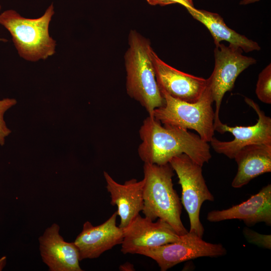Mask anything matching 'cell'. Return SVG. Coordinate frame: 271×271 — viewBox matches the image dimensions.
I'll return each mask as SVG.
<instances>
[{"instance_id": "21", "label": "cell", "mask_w": 271, "mask_h": 271, "mask_svg": "<svg viewBox=\"0 0 271 271\" xmlns=\"http://www.w3.org/2000/svg\"><path fill=\"white\" fill-rule=\"evenodd\" d=\"M152 6H165L173 4H179L186 8H194L193 0H146Z\"/></svg>"}, {"instance_id": "10", "label": "cell", "mask_w": 271, "mask_h": 271, "mask_svg": "<svg viewBox=\"0 0 271 271\" xmlns=\"http://www.w3.org/2000/svg\"><path fill=\"white\" fill-rule=\"evenodd\" d=\"M122 229L123 238L121 251L123 254H137L144 248L175 242L180 236L163 220L158 219L154 222L140 214Z\"/></svg>"}, {"instance_id": "24", "label": "cell", "mask_w": 271, "mask_h": 271, "mask_svg": "<svg viewBox=\"0 0 271 271\" xmlns=\"http://www.w3.org/2000/svg\"><path fill=\"white\" fill-rule=\"evenodd\" d=\"M1 6L0 5V11H1ZM0 41L7 42V40L4 38H0Z\"/></svg>"}, {"instance_id": "19", "label": "cell", "mask_w": 271, "mask_h": 271, "mask_svg": "<svg viewBox=\"0 0 271 271\" xmlns=\"http://www.w3.org/2000/svg\"><path fill=\"white\" fill-rule=\"evenodd\" d=\"M17 103V100L14 98H4L0 100V145L5 144V138L11 132V130L7 127L4 120L5 113L9 108Z\"/></svg>"}, {"instance_id": "18", "label": "cell", "mask_w": 271, "mask_h": 271, "mask_svg": "<svg viewBox=\"0 0 271 271\" xmlns=\"http://www.w3.org/2000/svg\"><path fill=\"white\" fill-rule=\"evenodd\" d=\"M255 93L261 102L271 103V64L269 63L259 74Z\"/></svg>"}, {"instance_id": "23", "label": "cell", "mask_w": 271, "mask_h": 271, "mask_svg": "<svg viewBox=\"0 0 271 271\" xmlns=\"http://www.w3.org/2000/svg\"><path fill=\"white\" fill-rule=\"evenodd\" d=\"M259 0H243L240 2V4L241 5H247L248 4L254 3Z\"/></svg>"}, {"instance_id": "1", "label": "cell", "mask_w": 271, "mask_h": 271, "mask_svg": "<svg viewBox=\"0 0 271 271\" xmlns=\"http://www.w3.org/2000/svg\"><path fill=\"white\" fill-rule=\"evenodd\" d=\"M142 143L138 154L144 163L164 165L173 157L184 154L202 166L211 158L208 143L188 129L164 125L148 116L139 130Z\"/></svg>"}, {"instance_id": "7", "label": "cell", "mask_w": 271, "mask_h": 271, "mask_svg": "<svg viewBox=\"0 0 271 271\" xmlns=\"http://www.w3.org/2000/svg\"><path fill=\"white\" fill-rule=\"evenodd\" d=\"M242 53L241 48L231 44L226 46L220 43L214 49V68L207 78L215 103L214 129L222 122L219 115L224 94L233 88L236 79L243 71L256 63L255 59L244 56Z\"/></svg>"}, {"instance_id": "3", "label": "cell", "mask_w": 271, "mask_h": 271, "mask_svg": "<svg viewBox=\"0 0 271 271\" xmlns=\"http://www.w3.org/2000/svg\"><path fill=\"white\" fill-rule=\"evenodd\" d=\"M142 210L153 221L161 219L168 223L179 235L188 231L181 218L182 203L173 187L174 170L170 163H144Z\"/></svg>"}, {"instance_id": "14", "label": "cell", "mask_w": 271, "mask_h": 271, "mask_svg": "<svg viewBox=\"0 0 271 271\" xmlns=\"http://www.w3.org/2000/svg\"><path fill=\"white\" fill-rule=\"evenodd\" d=\"M207 219L211 222L227 220H242L248 226L263 222L271 225V185L263 187L257 193L242 203L231 207L209 212Z\"/></svg>"}, {"instance_id": "12", "label": "cell", "mask_w": 271, "mask_h": 271, "mask_svg": "<svg viewBox=\"0 0 271 271\" xmlns=\"http://www.w3.org/2000/svg\"><path fill=\"white\" fill-rule=\"evenodd\" d=\"M117 216L116 211L104 223L95 226L88 221L84 223L82 231L74 241L79 250L80 261L97 258L113 246L121 244L123 231L116 225Z\"/></svg>"}, {"instance_id": "17", "label": "cell", "mask_w": 271, "mask_h": 271, "mask_svg": "<svg viewBox=\"0 0 271 271\" xmlns=\"http://www.w3.org/2000/svg\"><path fill=\"white\" fill-rule=\"evenodd\" d=\"M186 9L194 19L208 29L213 38L216 46L219 45L221 42L225 41L246 53L260 50V47L257 42L229 28L218 14L198 10L195 7Z\"/></svg>"}, {"instance_id": "16", "label": "cell", "mask_w": 271, "mask_h": 271, "mask_svg": "<svg viewBox=\"0 0 271 271\" xmlns=\"http://www.w3.org/2000/svg\"><path fill=\"white\" fill-rule=\"evenodd\" d=\"M234 159L238 168L231 186L239 188L258 176L271 172V145L246 146L238 151Z\"/></svg>"}, {"instance_id": "8", "label": "cell", "mask_w": 271, "mask_h": 271, "mask_svg": "<svg viewBox=\"0 0 271 271\" xmlns=\"http://www.w3.org/2000/svg\"><path fill=\"white\" fill-rule=\"evenodd\" d=\"M227 251L220 243H212L196 234L188 231L176 241L139 250L137 254L149 257L166 271L181 262L201 257L223 256Z\"/></svg>"}, {"instance_id": "4", "label": "cell", "mask_w": 271, "mask_h": 271, "mask_svg": "<svg viewBox=\"0 0 271 271\" xmlns=\"http://www.w3.org/2000/svg\"><path fill=\"white\" fill-rule=\"evenodd\" d=\"M54 14L52 4L42 16L37 19L24 18L16 11L8 10L0 15V24L11 34L20 56L26 60L36 62L45 60L55 53L56 41L49 33Z\"/></svg>"}, {"instance_id": "20", "label": "cell", "mask_w": 271, "mask_h": 271, "mask_svg": "<svg viewBox=\"0 0 271 271\" xmlns=\"http://www.w3.org/2000/svg\"><path fill=\"white\" fill-rule=\"evenodd\" d=\"M243 234L248 242L259 247L270 249L271 235L270 234H260L247 227L243 228Z\"/></svg>"}, {"instance_id": "11", "label": "cell", "mask_w": 271, "mask_h": 271, "mask_svg": "<svg viewBox=\"0 0 271 271\" xmlns=\"http://www.w3.org/2000/svg\"><path fill=\"white\" fill-rule=\"evenodd\" d=\"M156 80L161 92L190 103L197 102L208 85L207 79L181 71L162 60L154 51L152 54Z\"/></svg>"}, {"instance_id": "6", "label": "cell", "mask_w": 271, "mask_h": 271, "mask_svg": "<svg viewBox=\"0 0 271 271\" xmlns=\"http://www.w3.org/2000/svg\"><path fill=\"white\" fill-rule=\"evenodd\" d=\"M169 163L182 188L181 202L189 216V231L202 237L204 228L200 219L201 208L204 202H213L214 197L206 184L202 166L184 154L173 157Z\"/></svg>"}, {"instance_id": "13", "label": "cell", "mask_w": 271, "mask_h": 271, "mask_svg": "<svg viewBox=\"0 0 271 271\" xmlns=\"http://www.w3.org/2000/svg\"><path fill=\"white\" fill-rule=\"evenodd\" d=\"M60 226L53 223L39 238L43 261L50 271H82L79 250L74 242L64 240Z\"/></svg>"}, {"instance_id": "22", "label": "cell", "mask_w": 271, "mask_h": 271, "mask_svg": "<svg viewBox=\"0 0 271 271\" xmlns=\"http://www.w3.org/2000/svg\"><path fill=\"white\" fill-rule=\"evenodd\" d=\"M7 263V257L3 256L0 258V271L2 270L6 266Z\"/></svg>"}, {"instance_id": "5", "label": "cell", "mask_w": 271, "mask_h": 271, "mask_svg": "<svg viewBox=\"0 0 271 271\" xmlns=\"http://www.w3.org/2000/svg\"><path fill=\"white\" fill-rule=\"evenodd\" d=\"M161 93L165 104L156 108L152 116L164 125L195 130L203 141L210 142L214 136L215 114L208 83L201 98L194 103L174 98L164 92Z\"/></svg>"}, {"instance_id": "15", "label": "cell", "mask_w": 271, "mask_h": 271, "mask_svg": "<svg viewBox=\"0 0 271 271\" xmlns=\"http://www.w3.org/2000/svg\"><path fill=\"white\" fill-rule=\"evenodd\" d=\"M106 189L110 195V203L116 205L117 215L120 217L119 227L123 229L142 211L144 179L138 181L132 179L123 184L116 182L106 172L103 173Z\"/></svg>"}, {"instance_id": "9", "label": "cell", "mask_w": 271, "mask_h": 271, "mask_svg": "<svg viewBox=\"0 0 271 271\" xmlns=\"http://www.w3.org/2000/svg\"><path fill=\"white\" fill-rule=\"evenodd\" d=\"M244 101L257 114L256 123L248 126H230L221 122L215 128V130L221 133L229 132L234 139L230 141H221L213 137L210 142L216 153L223 154L230 159H234L240 149L248 145H271L270 117L266 116L251 99L245 97Z\"/></svg>"}, {"instance_id": "2", "label": "cell", "mask_w": 271, "mask_h": 271, "mask_svg": "<svg viewBox=\"0 0 271 271\" xmlns=\"http://www.w3.org/2000/svg\"><path fill=\"white\" fill-rule=\"evenodd\" d=\"M128 42L124 55L126 92L152 116L154 110L165 103L156 80L154 50L149 40L136 30H130Z\"/></svg>"}]
</instances>
